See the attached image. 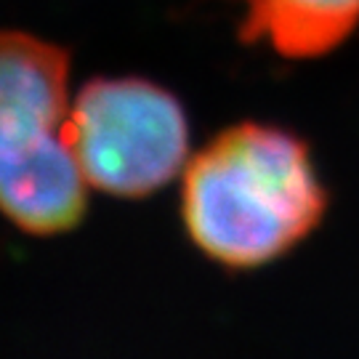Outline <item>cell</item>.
<instances>
[{"label": "cell", "instance_id": "6da1fadb", "mask_svg": "<svg viewBox=\"0 0 359 359\" xmlns=\"http://www.w3.org/2000/svg\"><path fill=\"white\" fill-rule=\"evenodd\" d=\"M330 189L295 130L240 120L213 133L181 173L184 234L229 271L264 269L322 226Z\"/></svg>", "mask_w": 359, "mask_h": 359}, {"label": "cell", "instance_id": "7a4b0ae2", "mask_svg": "<svg viewBox=\"0 0 359 359\" xmlns=\"http://www.w3.org/2000/svg\"><path fill=\"white\" fill-rule=\"evenodd\" d=\"M65 133L90 189L120 200L165 189L192 157V128L181 99L139 75L83 83Z\"/></svg>", "mask_w": 359, "mask_h": 359}, {"label": "cell", "instance_id": "3957f363", "mask_svg": "<svg viewBox=\"0 0 359 359\" xmlns=\"http://www.w3.org/2000/svg\"><path fill=\"white\" fill-rule=\"evenodd\" d=\"M69 53L22 29H0V163L67 139Z\"/></svg>", "mask_w": 359, "mask_h": 359}, {"label": "cell", "instance_id": "277c9868", "mask_svg": "<svg viewBox=\"0 0 359 359\" xmlns=\"http://www.w3.org/2000/svg\"><path fill=\"white\" fill-rule=\"evenodd\" d=\"M88 189L67 139L0 163V213L35 237L77 229L88 213Z\"/></svg>", "mask_w": 359, "mask_h": 359}, {"label": "cell", "instance_id": "5b68a950", "mask_svg": "<svg viewBox=\"0 0 359 359\" xmlns=\"http://www.w3.org/2000/svg\"><path fill=\"white\" fill-rule=\"evenodd\" d=\"M359 27V0H245L240 35L283 59H320Z\"/></svg>", "mask_w": 359, "mask_h": 359}]
</instances>
